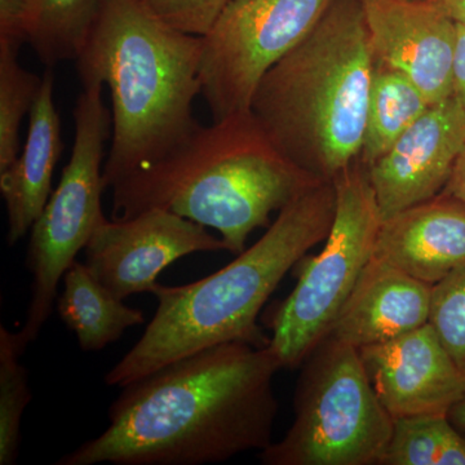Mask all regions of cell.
I'll list each match as a JSON object with an SVG mask.
<instances>
[{"label":"cell","instance_id":"6da1fadb","mask_svg":"<svg viewBox=\"0 0 465 465\" xmlns=\"http://www.w3.org/2000/svg\"><path fill=\"white\" fill-rule=\"evenodd\" d=\"M268 345L223 342L122 387L109 425L57 465H203L273 442L278 414Z\"/></svg>","mask_w":465,"mask_h":465},{"label":"cell","instance_id":"7a4b0ae2","mask_svg":"<svg viewBox=\"0 0 465 465\" xmlns=\"http://www.w3.org/2000/svg\"><path fill=\"white\" fill-rule=\"evenodd\" d=\"M320 182L275 146L252 113L198 125L166 157L113 185L112 219L159 208L215 229L228 252Z\"/></svg>","mask_w":465,"mask_h":465},{"label":"cell","instance_id":"3957f363","mask_svg":"<svg viewBox=\"0 0 465 465\" xmlns=\"http://www.w3.org/2000/svg\"><path fill=\"white\" fill-rule=\"evenodd\" d=\"M335 210V183H318L284 206L264 235L224 268L182 286L158 283L152 291L158 300L154 317L106 374V384L124 387L223 342L268 345L259 314L291 269L326 240Z\"/></svg>","mask_w":465,"mask_h":465},{"label":"cell","instance_id":"277c9868","mask_svg":"<svg viewBox=\"0 0 465 465\" xmlns=\"http://www.w3.org/2000/svg\"><path fill=\"white\" fill-rule=\"evenodd\" d=\"M203 36L177 32L139 0H101L75 58L81 84L97 82L112 97L106 189L154 163L198 127L193 103L202 94Z\"/></svg>","mask_w":465,"mask_h":465},{"label":"cell","instance_id":"5b68a950","mask_svg":"<svg viewBox=\"0 0 465 465\" xmlns=\"http://www.w3.org/2000/svg\"><path fill=\"white\" fill-rule=\"evenodd\" d=\"M374 70L362 0H332L262 76L251 113L284 157L333 182L360 159Z\"/></svg>","mask_w":465,"mask_h":465},{"label":"cell","instance_id":"8992f818","mask_svg":"<svg viewBox=\"0 0 465 465\" xmlns=\"http://www.w3.org/2000/svg\"><path fill=\"white\" fill-rule=\"evenodd\" d=\"M293 421L259 459L265 465H381L394 419L357 348L327 335L302 366Z\"/></svg>","mask_w":465,"mask_h":465},{"label":"cell","instance_id":"52a82bcc","mask_svg":"<svg viewBox=\"0 0 465 465\" xmlns=\"http://www.w3.org/2000/svg\"><path fill=\"white\" fill-rule=\"evenodd\" d=\"M336 210L323 249L298 262V283L265 313L281 370L298 369L331 331L367 264L382 223L369 171L358 161L335 180Z\"/></svg>","mask_w":465,"mask_h":465},{"label":"cell","instance_id":"ba28073f","mask_svg":"<svg viewBox=\"0 0 465 465\" xmlns=\"http://www.w3.org/2000/svg\"><path fill=\"white\" fill-rule=\"evenodd\" d=\"M74 108L75 136L69 163L32 228L26 268L32 273V299L23 329L16 332L24 348L35 341L54 312L58 284L106 219L101 197L104 152L113 131L112 113L103 100L104 84H82Z\"/></svg>","mask_w":465,"mask_h":465},{"label":"cell","instance_id":"9c48e42d","mask_svg":"<svg viewBox=\"0 0 465 465\" xmlns=\"http://www.w3.org/2000/svg\"><path fill=\"white\" fill-rule=\"evenodd\" d=\"M332 0H231L203 36L200 78L213 122L251 112L265 73L308 35Z\"/></svg>","mask_w":465,"mask_h":465},{"label":"cell","instance_id":"30bf717a","mask_svg":"<svg viewBox=\"0 0 465 465\" xmlns=\"http://www.w3.org/2000/svg\"><path fill=\"white\" fill-rule=\"evenodd\" d=\"M84 251V264L94 277L124 300L152 293L158 275L177 260L228 247L206 226L152 208L128 219L104 220Z\"/></svg>","mask_w":465,"mask_h":465},{"label":"cell","instance_id":"8fae6325","mask_svg":"<svg viewBox=\"0 0 465 465\" xmlns=\"http://www.w3.org/2000/svg\"><path fill=\"white\" fill-rule=\"evenodd\" d=\"M375 63L399 70L430 106L454 94L458 25L434 0H362Z\"/></svg>","mask_w":465,"mask_h":465},{"label":"cell","instance_id":"7c38bea8","mask_svg":"<svg viewBox=\"0 0 465 465\" xmlns=\"http://www.w3.org/2000/svg\"><path fill=\"white\" fill-rule=\"evenodd\" d=\"M465 146V112L454 96L430 106L367 167L382 222L432 200L448 185Z\"/></svg>","mask_w":465,"mask_h":465},{"label":"cell","instance_id":"4fadbf2b","mask_svg":"<svg viewBox=\"0 0 465 465\" xmlns=\"http://www.w3.org/2000/svg\"><path fill=\"white\" fill-rule=\"evenodd\" d=\"M376 396L393 419L448 415L465 394V374L430 323L360 349Z\"/></svg>","mask_w":465,"mask_h":465},{"label":"cell","instance_id":"5bb4252c","mask_svg":"<svg viewBox=\"0 0 465 465\" xmlns=\"http://www.w3.org/2000/svg\"><path fill=\"white\" fill-rule=\"evenodd\" d=\"M375 258L434 286L465 266V203L440 193L381 223Z\"/></svg>","mask_w":465,"mask_h":465},{"label":"cell","instance_id":"9a60e30c","mask_svg":"<svg viewBox=\"0 0 465 465\" xmlns=\"http://www.w3.org/2000/svg\"><path fill=\"white\" fill-rule=\"evenodd\" d=\"M430 295V284L374 256L329 335L358 351L393 341L428 323Z\"/></svg>","mask_w":465,"mask_h":465},{"label":"cell","instance_id":"2e32d148","mask_svg":"<svg viewBox=\"0 0 465 465\" xmlns=\"http://www.w3.org/2000/svg\"><path fill=\"white\" fill-rule=\"evenodd\" d=\"M54 84V73L48 69L29 113L25 145L16 161L0 173V192L7 208L9 246L32 231L52 194V177L64 149Z\"/></svg>","mask_w":465,"mask_h":465},{"label":"cell","instance_id":"e0dca14e","mask_svg":"<svg viewBox=\"0 0 465 465\" xmlns=\"http://www.w3.org/2000/svg\"><path fill=\"white\" fill-rule=\"evenodd\" d=\"M63 282L56 311L67 329L75 333L82 351H101L119 341L131 327L145 322L142 311L127 307L94 277L84 262H74Z\"/></svg>","mask_w":465,"mask_h":465},{"label":"cell","instance_id":"ac0fdd59","mask_svg":"<svg viewBox=\"0 0 465 465\" xmlns=\"http://www.w3.org/2000/svg\"><path fill=\"white\" fill-rule=\"evenodd\" d=\"M430 108L423 92L399 70L375 63L360 161L371 166Z\"/></svg>","mask_w":465,"mask_h":465},{"label":"cell","instance_id":"d6986e66","mask_svg":"<svg viewBox=\"0 0 465 465\" xmlns=\"http://www.w3.org/2000/svg\"><path fill=\"white\" fill-rule=\"evenodd\" d=\"M381 465H465V436L448 415L394 419Z\"/></svg>","mask_w":465,"mask_h":465},{"label":"cell","instance_id":"ffe728a7","mask_svg":"<svg viewBox=\"0 0 465 465\" xmlns=\"http://www.w3.org/2000/svg\"><path fill=\"white\" fill-rule=\"evenodd\" d=\"M101 0H36L29 43L45 66L74 60L96 20Z\"/></svg>","mask_w":465,"mask_h":465},{"label":"cell","instance_id":"44dd1931","mask_svg":"<svg viewBox=\"0 0 465 465\" xmlns=\"http://www.w3.org/2000/svg\"><path fill=\"white\" fill-rule=\"evenodd\" d=\"M18 50L0 42V173L20 155L21 122L32 112L43 82V76L21 66Z\"/></svg>","mask_w":465,"mask_h":465},{"label":"cell","instance_id":"7402d4cb","mask_svg":"<svg viewBox=\"0 0 465 465\" xmlns=\"http://www.w3.org/2000/svg\"><path fill=\"white\" fill-rule=\"evenodd\" d=\"M24 353L16 333L0 327V465L17 463L21 421L33 399L29 372L20 361Z\"/></svg>","mask_w":465,"mask_h":465},{"label":"cell","instance_id":"603a6c76","mask_svg":"<svg viewBox=\"0 0 465 465\" xmlns=\"http://www.w3.org/2000/svg\"><path fill=\"white\" fill-rule=\"evenodd\" d=\"M428 323L465 374V266L432 286Z\"/></svg>","mask_w":465,"mask_h":465},{"label":"cell","instance_id":"cb8c5ba5","mask_svg":"<svg viewBox=\"0 0 465 465\" xmlns=\"http://www.w3.org/2000/svg\"><path fill=\"white\" fill-rule=\"evenodd\" d=\"M153 16L177 32L206 36L231 0H139Z\"/></svg>","mask_w":465,"mask_h":465},{"label":"cell","instance_id":"d4e9b609","mask_svg":"<svg viewBox=\"0 0 465 465\" xmlns=\"http://www.w3.org/2000/svg\"><path fill=\"white\" fill-rule=\"evenodd\" d=\"M36 17V0H0V42L21 47L29 43Z\"/></svg>","mask_w":465,"mask_h":465},{"label":"cell","instance_id":"484cf974","mask_svg":"<svg viewBox=\"0 0 465 465\" xmlns=\"http://www.w3.org/2000/svg\"><path fill=\"white\" fill-rule=\"evenodd\" d=\"M458 25L457 56L454 65V94L465 112V26Z\"/></svg>","mask_w":465,"mask_h":465},{"label":"cell","instance_id":"4316f807","mask_svg":"<svg viewBox=\"0 0 465 465\" xmlns=\"http://www.w3.org/2000/svg\"><path fill=\"white\" fill-rule=\"evenodd\" d=\"M442 193L458 198L465 203V146L461 150L460 155H459L451 177H450L448 185Z\"/></svg>","mask_w":465,"mask_h":465},{"label":"cell","instance_id":"83f0119b","mask_svg":"<svg viewBox=\"0 0 465 465\" xmlns=\"http://www.w3.org/2000/svg\"><path fill=\"white\" fill-rule=\"evenodd\" d=\"M459 25L465 26V0H434Z\"/></svg>","mask_w":465,"mask_h":465},{"label":"cell","instance_id":"f1b7e54d","mask_svg":"<svg viewBox=\"0 0 465 465\" xmlns=\"http://www.w3.org/2000/svg\"><path fill=\"white\" fill-rule=\"evenodd\" d=\"M449 419L465 436V394L450 409Z\"/></svg>","mask_w":465,"mask_h":465}]
</instances>
